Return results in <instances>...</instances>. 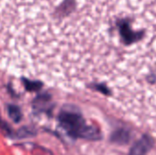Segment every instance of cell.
Here are the masks:
<instances>
[{
  "label": "cell",
  "instance_id": "1",
  "mask_svg": "<svg viewBox=\"0 0 156 155\" xmlns=\"http://www.w3.org/2000/svg\"><path fill=\"white\" fill-rule=\"evenodd\" d=\"M58 121L62 128L72 138L99 141L102 137L101 131L93 125L87 124L84 118L77 111H62Z\"/></svg>",
  "mask_w": 156,
  "mask_h": 155
},
{
  "label": "cell",
  "instance_id": "2",
  "mask_svg": "<svg viewBox=\"0 0 156 155\" xmlns=\"http://www.w3.org/2000/svg\"><path fill=\"white\" fill-rule=\"evenodd\" d=\"M117 26H118L120 36L122 37V41L125 45H132L143 38L144 32L133 30L129 20L121 19L119 20Z\"/></svg>",
  "mask_w": 156,
  "mask_h": 155
},
{
  "label": "cell",
  "instance_id": "3",
  "mask_svg": "<svg viewBox=\"0 0 156 155\" xmlns=\"http://www.w3.org/2000/svg\"><path fill=\"white\" fill-rule=\"evenodd\" d=\"M154 144V139L145 134L139 139L131 148L129 155H147Z\"/></svg>",
  "mask_w": 156,
  "mask_h": 155
},
{
  "label": "cell",
  "instance_id": "4",
  "mask_svg": "<svg viewBox=\"0 0 156 155\" xmlns=\"http://www.w3.org/2000/svg\"><path fill=\"white\" fill-rule=\"evenodd\" d=\"M131 140V132L127 129H118L114 131L111 136V142L119 145H125Z\"/></svg>",
  "mask_w": 156,
  "mask_h": 155
},
{
  "label": "cell",
  "instance_id": "5",
  "mask_svg": "<svg viewBox=\"0 0 156 155\" xmlns=\"http://www.w3.org/2000/svg\"><path fill=\"white\" fill-rule=\"evenodd\" d=\"M8 115L15 122H20L21 117H22L20 109L18 107H16V106H14V105H9L8 106Z\"/></svg>",
  "mask_w": 156,
  "mask_h": 155
},
{
  "label": "cell",
  "instance_id": "6",
  "mask_svg": "<svg viewBox=\"0 0 156 155\" xmlns=\"http://www.w3.org/2000/svg\"><path fill=\"white\" fill-rule=\"evenodd\" d=\"M26 87H27V90H37V83H33L32 81H26Z\"/></svg>",
  "mask_w": 156,
  "mask_h": 155
}]
</instances>
